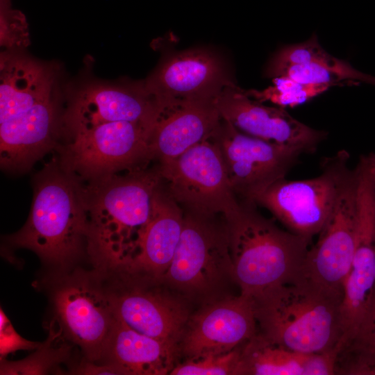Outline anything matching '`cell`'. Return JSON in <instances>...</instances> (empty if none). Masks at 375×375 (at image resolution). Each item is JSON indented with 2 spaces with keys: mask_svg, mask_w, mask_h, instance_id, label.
Returning a JSON list of instances; mask_svg holds the SVG:
<instances>
[{
  "mask_svg": "<svg viewBox=\"0 0 375 375\" xmlns=\"http://www.w3.org/2000/svg\"><path fill=\"white\" fill-rule=\"evenodd\" d=\"M87 229L83 188L74 175L50 164L36 178L26 223L10 241L34 251L48 264L63 266L82 251Z\"/></svg>",
  "mask_w": 375,
  "mask_h": 375,
  "instance_id": "277c9868",
  "label": "cell"
},
{
  "mask_svg": "<svg viewBox=\"0 0 375 375\" xmlns=\"http://www.w3.org/2000/svg\"><path fill=\"white\" fill-rule=\"evenodd\" d=\"M153 125L118 121L74 131L62 153V169L94 181L140 168L138 165L151 160L149 138Z\"/></svg>",
  "mask_w": 375,
  "mask_h": 375,
  "instance_id": "8992f818",
  "label": "cell"
},
{
  "mask_svg": "<svg viewBox=\"0 0 375 375\" xmlns=\"http://www.w3.org/2000/svg\"><path fill=\"white\" fill-rule=\"evenodd\" d=\"M108 290L115 316L131 328L178 343L189 319L188 310L180 301L136 285Z\"/></svg>",
  "mask_w": 375,
  "mask_h": 375,
  "instance_id": "2e32d148",
  "label": "cell"
},
{
  "mask_svg": "<svg viewBox=\"0 0 375 375\" xmlns=\"http://www.w3.org/2000/svg\"><path fill=\"white\" fill-rule=\"evenodd\" d=\"M234 83L219 54L206 48L189 49L168 56L143 82L162 108L185 99H215Z\"/></svg>",
  "mask_w": 375,
  "mask_h": 375,
  "instance_id": "7c38bea8",
  "label": "cell"
},
{
  "mask_svg": "<svg viewBox=\"0 0 375 375\" xmlns=\"http://www.w3.org/2000/svg\"><path fill=\"white\" fill-rule=\"evenodd\" d=\"M222 117L213 99H185L164 108L149 138L151 159L176 158L210 138Z\"/></svg>",
  "mask_w": 375,
  "mask_h": 375,
  "instance_id": "e0dca14e",
  "label": "cell"
},
{
  "mask_svg": "<svg viewBox=\"0 0 375 375\" xmlns=\"http://www.w3.org/2000/svg\"><path fill=\"white\" fill-rule=\"evenodd\" d=\"M222 119L240 131L266 141L314 152L326 133L293 117L283 108L267 106L232 83L214 99Z\"/></svg>",
  "mask_w": 375,
  "mask_h": 375,
  "instance_id": "4fadbf2b",
  "label": "cell"
},
{
  "mask_svg": "<svg viewBox=\"0 0 375 375\" xmlns=\"http://www.w3.org/2000/svg\"><path fill=\"white\" fill-rule=\"evenodd\" d=\"M273 85L261 90H249L246 93L263 103L270 101L281 108L295 107L324 93L334 84H306L288 76L273 78Z\"/></svg>",
  "mask_w": 375,
  "mask_h": 375,
  "instance_id": "d4e9b609",
  "label": "cell"
},
{
  "mask_svg": "<svg viewBox=\"0 0 375 375\" xmlns=\"http://www.w3.org/2000/svg\"><path fill=\"white\" fill-rule=\"evenodd\" d=\"M56 108L49 99L0 122L3 169L24 171L55 144Z\"/></svg>",
  "mask_w": 375,
  "mask_h": 375,
  "instance_id": "ffe728a7",
  "label": "cell"
},
{
  "mask_svg": "<svg viewBox=\"0 0 375 375\" xmlns=\"http://www.w3.org/2000/svg\"><path fill=\"white\" fill-rule=\"evenodd\" d=\"M372 358L374 365H375V334L374 337L373 346H372Z\"/></svg>",
  "mask_w": 375,
  "mask_h": 375,
  "instance_id": "4dcf8cb0",
  "label": "cell"
},
{
  "mask_svg": "<svg viewBox=\"0 0 375 375\" xmlns=\"http://www.w3.org/2000/svg\"><path fill=\"white\" fill-rule=\"evenodd\" d=\"M57 332L51 328L49 336L31 356L16 362L1 360V374H44L64 361L69 356L70 347L52 344Z\"/></svg>",
  "mask_w": 375,
  "mask_h": 375,
  "instance_id": "484cf974",
  "label": "cell"
},
{
  "mask_svg": "<svg viewBox=\"0 0 375 375\" xmlns=\"http://www.w3.org/2000/svg\"><path fill=\"white\" fill-rule=\"evenodd\" d=\"M53 302L64 335L88 360L99 362L115 319L108 289L97 279L78 274L56 287Z\"/></svg>",
  "mask_w": 375,
  "mask_h": 375,
  "instance_id": "8fae6325",
  "label": "cell"
},
{
  "mask_svg": "<svg viewBox=\"0 0 375 375\" xmlns=\"http://www.w3.org/2000/svg\"><path fill=\"white\" fill-rule=\"evenodd\" d=\"M178 351V343L140 333L115 316L99 362L120 374L165 375L176 365Z\"/></svg>",
  "mask_w": 375,
  "mask_h": 375,
  "instance_id": "7402d4cb",
  "label": "cell"
},
{
  "mask_svg": "<svg viewBox=\"0 0 375 375\" xmlns=\"http://www.w3.org/2000/svg\"><path fill=\"white\" fill-rule=\"evenodd\" d=\"M372 168H373V172H374V173L375 174V154L374 155V157H373Z\"/></svg>",
  "mask_w": 375,
  "mask_h": 375,
  "instance_id": "1f68e13d",
  "label": "cell"
},
{
  "mask_svg": "<svg viewBox=\"0 0 375 375\" xmlns=\"http://www.w3.org/2000/svg\"><path fill=\"white\" fill-rule=\"evenodd\" d=\"M340 353L371 334L375 324V244L358 243L343 285L340 307Z\"/></svg>",
  "mask_w": 375,
  "mask_h": 375,
  "instance_id": "d6986e66",
  "label": "cell"
},
{
  "mask_svg": "<svg viewBox=\"0 0 375 375\" xmlns=\"http://www.w3.org/2000/svg\"><path fill=\"white\" fill-rule=\"evenodd\" d=\"M71 372L78 374H120L119 370L111 365H97L88 360Z\"/></svg>",
  "mask_w": 375,
  "mask_h": 375,
  "instance_id": "f546056e",
  "label": "cell"
},
{
  "mask_svg": "<svg viewBox=\"0 0 375 375\" xmlns=\"http://www.w3.org/2000/svg\"><path fill=\"white\" fill-rule=\"evenodd\" d=\"M162 112L143 83L134 85L91 83L79 90L67 110L65 121L70 132L118 121L154 124Z\"/></svg>",
  "mask_w": 375,
  "mask_h": 375,
  "instance_id": "9a60e30c",
  "label": "cell"
},
{
  "mask_svg": "<svg viewBox=\"0 0 375 375\" xmlns=\"http://www.w3.org/2000/svg\"><path fill=\"white\" fill-rule=\"evenodd\" d=\"M183 221V210L162 183L156 192L152 217L138 251L119 271L129 277L162 280L178 246Z\"/></svg>",
  "mask_w": 375,
  "mask_h": 375,
  "instance_id": "ac0fdd59",
  "label": "cell"
},
{
  "mask_svg": "<svg viewBox=\"0 0 375 375\" xmlns=\"http://www.w3.org/2000/svg\"><path fill=\"white\" fill-rule=\"evenodd\" d=\"M349 158V153L341 151L324 161L322 172L316 177L283 178L265 190L256 204L267 209L288 231L311 240L333 210Z\"/></svg>",
  "mask_w": 375,
  "mask_h": 375,
  "instance_id": "52a82bcc",
  "label": "cell"
},
{
  "mask_svg": "<svg viewBox=\"0 0 375 375\" xmlns=\"http://www.w3.org/2000/svg\"><path fill=\"white\" fill-rule=\"evenodd\" d=\"M240 347L226 353H208L177 364L171 375H238Z\"/></svg>",
  "mask_w": 375,
  "mask_h": 375,
  "instance_id": "4316f807",
  "label": "cell"
},
{
  "mask_svg": "<svg viewBox=\"0 0 375 375\" xmlns=\"http://www.w3.org/2000/svg\"><path fill=\"white\" fill-rule=\"evenodd\" d=\"M267 77L288 76L306 84L330 83L358 80L375 85V77L353 68L349 62L326 51L313 34L308 40L280 48L269 59Z\"/></svg>",
  "mask_w": 375,
  "mask_h": 375,
  "instance_id": "44dd1931",
  "label": "cell"
},
{
  "mask_svg": "<svg viewBox=\"0 0 375 375\" xmlns=\"http://www.w3.org/2000/svg\"><path fill=\"white\" fill-rule=\"evenodd\" d=\"M42 343L22 338L14 328L3 310L0 311V356L1 360L19 350H37Z\"/></svg>",
  "mask_w": 375,
  "mask_h": 375,
  "instance_id": "f1b7e54d",
  "label": "cell"
},
{
  "mask_svg": "<svg viewBox=\"0 0 375 375\" xmlns=\"http://www.w3.org/2000/svg\"><path fill=\"white\" fill-rule=\"evenodd\" d=\"M257 323L251 299L240 294L212 303L189 318L179 350L188 358L231 351L252 338Z\"/></svg>",
  "mask_w": 375,
  "mask_h": 375,
  "instance_id": "5bb4252c",
  "label": "cell"
},
{
  "mask_svg": "<svg viewBox=\"0 0 375 375\" xmlns=\"http://www.w3.org/2000/svg\"><path fill=\"white\" fill-rule=\"evenodd\" d=\"M158 169L164 188L184 212L225 217L240 206L221 151L211 138L176 158L158 162Z\"/></svg>",
  "mask_w": 375,
  "mask_h": 375,
  "instance_id": "5b68a950",
  "label": "cell"
},
{
  "mask_svg": "<svg viewBox=\"0 0 375 375\" xmlns=\"http://www.w3.org/2000/svg\"><path fill=\"white\" fill-rule=\"evenodd\" d=\"M232 278L226 226L184 212L183 226L172 261L162 281L189 294L208 292Z\"/></svg>",
  "mask_w": 375,
  "mask_h": 375,
  "instance_id": "9c48e42d",
  "label": "cell"
},
{
  "mask_svg": "<svg viewBox=\"0 0 375 375\" xmlns=\"http://www.w3.org/2000/svg\"><path fill=\"white\" fill-rule=\"evenodd\" d=\"M219 147L233 191L240 201L257 198L287 173L301 150L247 135L222 119L210 137Z\"/></svg>",
  "mask_w": 375,
  "mask_h": 375,
  "instance_id": "ba28073f",
  "label": "cell"
},
{
  "mask_svg": "<svg viewBox=\"0 0 375 375\" xmlns=\"http://www.w3.org/2000/svg\"><path fill=\"white\" fill-rule=\"evenodd\" d=\"M256 206L240 201L239 208L224 217L232 278L247 297L303 279L311 242L279 228Z\"/></svg>",
  "mask_w": 375,
  "mask_h": 375,
  "instance_id": "7a4b0ae2",
  "label": "cell"
},
{
  "mask_svg": "<svg viewBox=\"0 0 375 375\" xmlns=\"http://www.w3.org/2000/svg\"><path fill=\"white\" fill-rule=\"evenodd\" d=\"M309 354L281 347L258 331L240 347L238 375H306Z\"/></svg>",
  "mask_w": 375,
  "mask_h": 375,
  "instance_id": "cb8c5ba5",
  "label": "cell"
},
{
  "mask_svg": "<svg viewBox=\"0 0 375 375\" xmlns=\"http://www.w3.org/2000/svg\"><path fill=\"white\" fill-rule=\"evenodd\" d=\"M356 174L349 168L342 176L333 210L309 248L304 278L343 295L357 243Z\"/></svg>",
  "mask_w": 375,
  "mask_h": 375,
  "instance_id": "30bf717a",
  "label": "cell"
},
{
  "mask_svg": "<svg viewBox=\"0 0 375 375\" xmlns=\"http://www.w3.org/2000/svg\"><path fill=\"white\" fill-rule=\"evenodd\" d=\"M0 63V122L53 97L52 67L8 51Z\"/></svg>",
  "mask_w": 375,
  "mask_h": 375,
  "instance_id": "603a6c76",
  "label": "cell"
},
{
  "mask_svg": "<svg viewBox=\"0 0 375 375\" xmlns=\"http://www.w3.org/2000/svg\"><path fill=\"white\" fill-rule=\"evenodd\" d=\"M161 183L157 166L132 169L124 176L114 174L83 188L86 249L97 267L119 271L135 255Z\"/></svg>",
  "mask_w": 375,
  "mask_h": 375,
  "instance_id": "6da1fadb",
  "label": "cell"
},
{
  "mask_svg": "<svg viewBox=\"0 0 375 375\" xmlns=\"http://www.w3.org/2000/svg\"><path fill=\"white\" fill-rule=\"evenodd\" d=\"M260 331L287 349L312 353L338 347L342 295L304 278L249 297Z\"/></svg>",
  "mask_w": 375,
  "mask_h": 375,
  "instance_id": "3957f363",
  "label": "cell"
},
{
  "mask_svg": "<svg viewBox=\"0 0 375 375\" xmlns=\"http://www.w3.org/2000/svg\"><path fill=\"white\" fill-rule=\"evenodd\" d=\"M0 43L7 51L24 48L30 43L24 15L10 6V0H0Z\"/></svg>",
  "mask_w": 375,
  "mask_h": 375,
  "instance_id": "83f0119b",
  "label": "cell"
}]
</instances>
